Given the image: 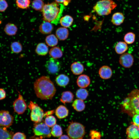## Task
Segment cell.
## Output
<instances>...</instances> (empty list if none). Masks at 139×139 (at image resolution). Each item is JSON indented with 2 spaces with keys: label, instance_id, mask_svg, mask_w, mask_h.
Wrapping results in <instances>:
<instances>
[{
  "label": "cell",
  "instance_id": "cell-1",
  "mask_svg": "<svg viewBox=\"0 0 139 139\" xmlns=\"http://www.w3.org/2000/svg\"><path fill=\"white\" fill-rule=\"evenodd\" d=\"M33 87L37 97L42 100L52 99L56 91L53 82L47 76H42L37 79Z\"/></svg>",
  "mask_w": 139,
  "mask_h": 139
},
{
  "label": "cell",
  "instance_id": "cell-2",
  "mask_svg": "<svg viewBox=\"0 0 139 139\" xmlns=\"http://www.w3.org/2000/svg\"><path fill=\"white\" fill-rule=\"evenodd\" d=\"M121 105L123 111L131 116L139 114V90L136 89L132 91Z\"/></svg>",
  "mask_w": 139,
  "mask_h": 139
},
{
  "label": "cell",
  "instance_id": "cell-3",
  "mask_svg": "<svg viewBox=\"0 0 139 139\" xmlns=\"http://www.w3.org/2000/svg\"><path fill=\"white\" fill-rule=\"evenodd\" d=\"M41 11L44 21L57 24L61 11L58 3L55 2L45 4Z\"/></svg>",
  "mask_w": 139,
  "mask_h": 139
},
{
  "label": "cell",
  "instance_id": "cell-4",
  "mask_svg": "<svg viewBox=\"0 0 139 139\" xmlns=\"http://www.w3.org/2000/svg\"><path fill=\"white\" fill-rule=\"evenodd\" d=\"M117 6L113 0H101L98 1L93 7V11L99 16L108 15Z\"/></svg>",
  "mask_w": 139,
  "mask_h": 139
},
{
  "label": "cell",
  "instance_id": "cell-5",
  "mask_svg": "<svg viewBox=\"0 0 139 139\" xmlns=\"http://www.w3.org/2000/svg\"><path fill=\"white\" fill-rule=\"evenodd\" d=\"M66 132L70 139H83L85 134V127L80 123L72 122L68 126Z\"/></svg>",
  "mask_w": 139,
  "mask_h": 139
},
{
  "label": "cell",
  "instance_id": "cell-6",
  "mask_svg": "<svg viewBox=\"0 0 139 139\" xmlns=\"http://www.w3.org/2000/svg\"><path fill=\"white\" fill-rule=\"evenodd\" d=\"M28 107L31 112V120L35 123L41 122L45 117V113L43 109L36 103L30 101Z\"/></svg>",
  "mask_w": 139,
  "mask_h": 139
},
{
  "label": "cell",
  "instance_id": "cell-7",
  "mask_svg": "<svg viewBox=\"0 0 139 139\" xmlns=\"http://www.w3.org/2000/svg\"><path fill=\"white\" fill-rule=\"evenodd\" d=\"M49 127L44 123L41 122L35 123L33 131L35 135L43 138H50L51 136Z\"/></svg>",
  "mask_w": 139,
  "mask_h": 139
},
{
  "label": "cell",
  "instance_id": "cell-8",
  "mask_svg": "<svg viewBox=\"0 0 139 139\" xmlns=\"http://www.w3.org/2000/svg\"><path fill=\"white\" fill-rule=\"evenodd\" d=\"M45 66L48 73L54 75L59 71L61 67V64L57 59L51 57L46 62Z\"/></svg>",
  "mask_w": 139,
  "mask_h": 139
},
{
  "label": "cell",
  "instance_id": "cell-9",
  "mask_svg": "<svg viewBox=\"0 0 139 139\" xmlns=\"http://www.w3.org/2000/svg\"><path fill=\"white\" fill-rule=\"evenodd\" d=\"M18 92V97L14 102L13 106L14 112L18 114L21 115L25 112L27 108V105L22 95L20 92Z\"/></svg>",
  "mask_w": 139,
  "mask_h": 139
},
{
  "label": "cell",
  "instance_id": "cell-10",
  "mask_svg": "<svg viewBox=\"0 0 139 139\" xmlns=\"http://www.w3.org/2000/svg\"><path fill=\"white\" fill-rule=\"evenodd\" d=\"M14 117L7 111H0V126L8 128L13 124Z\"/></svg>",
  "mask_w": 139,
  "mask_h": 139
},
{
  "label": "cell",
  "instance_id": "cell-11",
  "mask_svg": "<svg viewBox=\"0 0 139 139\" xmlns=\"http://www.w3.org/2000/svg\"><path fill=\"white\" fill-rule=\"evenodd\" d=\"M119 63L123 67L129 68L131 67L134 62L133 56L128 53H125L120 56L119 59Z\"/></svg>",
  "mask_w": 139,
  "mask_h": 139
},
{
  "label": "cell",
  "instance_id": "cell-12",
  "mask_svg": "<svg viewBox=\"0 0 139 139\" xmlns=\"http://www.w3.org/2000/svg\"><path fill=\"white\" fill-rule=\"evenodd\" d=\"M127 139H139V126L133 123L127 129Z\"/></svg>",
  "mask_w": 139,
  "mask_h": 139
},
{
  "label": "cell",
  "instance_id": "cell-13",
  "mask_svg": "<svg viewBox=\"0 0 139 139\" xmlns=\"http://www.w3.org/2000/svg\"><path fill=\"white\" fill-rule=\"evenodd\" d=\"M91 80L89 76L85 74H81L77 77L76 81L77 84L80 88H85L90 85Z\"/></svg>",
  "mask_w": 139,
  "mask_h": 139
},
{
  "label": "cell",
  "instance_id": "cell-14",
  "mask_svg": "<svg viewBox=\"0 0 139 139\" xmlns=\"http://www.w3.org/2000/svg\"><path fill=\"white\" fill-rule=\"evenodd\" d=\"M98 74L101 78L104 80H107L111 77L112 72L111 68L109 66L107 65H103L99 68Z\"/></svg>",
  "mask_w": 139,
  "mask_h": 139
},
{
  "label": "cell",
  "instance_id": "cell-15",
  "mask_svg": "<svg viewBox=\"0 0 139 139\" xmlns=\"http://www.w3.org/2000/svg\"><path fill=\"white\" fill-rule=\"evenodd\" d=\"M39 29L40 32L42 34H48L52 32L54 26L50 22L45 21L40 25Z\"/></svg>",
  "mask_w": 139,
  "mask_h": 139
},
{
  "label": "cell",
  "instance_id": "cell-16",
  "mask_svg": "<svg viewBox=\"0 0 139 139\" xmlns=\"http://www.w3.org/2000/svg\"><path fill=\"white\" fill-rule=\"evenodd\" d=\"M55 114L58 118L63 119L68 116L69 110L65 106L61 105L57 108L55 110Z\"/></svg>",
  "mask_w": 139,
  "mask_h": 139
},
{
  "label": "cell",
  "instance_id": "cell-17",
  "mask_svg": "<svg viewBox=\"0 0 139 139\" xmlns=\"http://www.w3.org/2000/svg\"><path fill=\"white\" fill-rule=\"evenodd\" d=\"M69 31L67 28L61 27L58 28L56 30L55 34L57 38L61 40H64L68 38Z\"/></svg>",
  "mask_w": 139,
  "mask_h": 139
},
{
  "label": "cell",
  "instance_id": "cell-18",
  "mask_svg": "<svg viewBox=\"0 0 139 139\" xmlns=\"http://www.w3.org/2000/svg\"><path fill=\"white\" fill-rule=\"evenodd\" d=\"M70 68L73 74L75 75L81 74L84 70L83 65L78 62H74L71 65Z\"/></svg>",
  "mask_w": 139,
  "mask_h": 139
},
{
  "label": "cell",
  "instance_id": "cell-19",
  "mask_svg": "<svg viewBox=\"0 0 139 139\" xmlns=\"http://www.w3.org/2000/svg\"><path fill=\"white\" fill-rule=\"evenodd\" d=\"M74 95L72 92L70 91H66L62 92L60 100L64 104L70 103L73 101Z\"/></svg>",
  "mask_w": 139,
  "mask_h": 139
},
{
  "label": "cell",
  "instance_id": "cell-20",
  "mask_svg": "<svg viewBox=\"0 0 139 139\" xmlns=\"http://www.w3.org/2000/svg\"><path fill=\"white\" fill-rule=\"evenodd\" d=\"M55 81L57 85L60 87L67 86L70 82V79L68 76L64 74H60L56 78Z\"/></svg>",
  "mask_w": 139,
  "mask_h": 139
},
{
  "label": "cell",
  "instance_id": "cell-21",
  "mask_svg": "<svg viewBox=\"0 0 139 139\" xmlns=\"http://www.w3.org/2000/svg\"><path fill=\"white\" fill-rule=\"evenodd\" d=\"M49 49L48 46L43 42L39 43L37 45L35 51L38 55L41 56H45L48 54Z\"/></svg>",
  "mask_w": 139,
  "mask_h": 139
},
{
  "label": "cell",
  "instance_id": "cell-22",
  "mask_svg": "<svg viewBox=\"0 0 139 139\" xmlns=\"http://www.w3.org/2000/svg\"><path fill=\"white\" fill-rule=\"evenodd\" d=\"M124 20V16L123 13L117 12L113 15L111 21L114 25L118 26L123 23Z\"/></svg>",
  "mask_w": 139,
  "mask_h": 139
},
{
  "label": "cell",
  "instance_id": "cell-23",
  "mask_svg": "<svg viewBox=\"0 0 139 139\" xmlns=\"http://www.w3.org/2000/svg\"><path fill=\"white\" fill-rule=\"evenodd\" d=\"M72 106L75 110L79 112L83 111L85 108V105L84 101L78 99L74 101Z\"/></svg>",
  "mask_w": 139,
  "mask_h": 139
},
{
  "label": "cell",
  "instance_id": "cell-24",
  "mask_svg": "<svg viewBox=\"0 0 139 139\" xmlns=\"http://www.w3.org/2000/svg\"><path fill=\"white\" fill-rule=\"evenodd\" d=\"M18 30L17 27L15 24L11 23L6 24L4 29L5 33L9 36H13L16 34Z\"/></svg>",
  "mask_w": 139,
  "mask_h": 139
},
{
  "label": "cell",
  "instance_id": "cell-25",
  "mask_svg": "<svg viewBox=\"0 0 139 139\" xmlns=\"http://www.w3.org/2000/svg\"><path fill=\"white\" fill-rule=\"evenodd\" d=\"M128 49L127 44L123 41L118 42L115 47V50L116 52L118 54H122L125 53Z\"/></svg>",
  "mask_w": 139,
  "mask_h": 139
},
{
  "label": "cell",
  "instance_id": "cell-26",
  "mask_svg": "<svg viewBox=\"0 0 139 139\" xmlns=\"http://www.w3.org/2000/svg\"><path fill=\"white\" fill-rule=\"evenodd\" d=\"M49 54L51 58L57 59L62 57L63 53L59 47L55 46L50 49L49 51Z\"/></svg>",
  "mask_w": 139,
  "mask_h": 139
},
{
  "label": "cell",
  "instance_id": "cell-27",
  "mask_svg": "<svg viewBox=\"0 0 139 139\" xmlns=\"http://www.w3.org/2000/svg\"><path fill=\"white\" fill-rule=\"evenodd\" d=\"M73 21V18L71 16L66 15L62 17L60 20L61 25L63 27L67 28L70 27Z\"/></svg>",
  "mask_w": 139,
  "mask_h": 139
},
{
  "label": "cell",
  "instance_id": "cell-28",
  "mask_svg": "<svg viewBox=\"0 0 139 139\" xmlns=\"http://www.w3.org/2000/svg\"><path fill=\"white\" fill-rule=\"evenodd\" d=\"M45 41L47 45L51 47L56 46L58 43V39L56 36L53 34L47 36L45 39Z\"/></svg>",
  "mask_w": 139,
  "mask_h": 139
},
{
  "label": "cell",
  "instance_id": "cell-29",
  "mask_svg": "<svg viewBox=\"0 0 139 139\" xmlns=\"http://www.w3.org/2000/svg\"><path fill=\"white\" fill-rule=\"evenodd\" d=\"M75 94L77 99L84 100L88 97L89 92L85 88H80L76 91Z\"/></svg>",
  "mask_w": 139,
  "mask_h": 139
},
{
  "label": "cell",
  "instance_id": "cell-30",
  "mask_svg": "<svg viewBox=\"0 0 139 139\" xmlns=\"http://www.w3.org/2000/svg\"><path fill=\"white\" fill-rule=\"evenodd\" d=\"M13 133L6 128L0 126V139H12Z\"/></svg>",
  "mask_w": 139,
  "mask_h": 139
},
{
  "label": "cell",
  "instance_id": "cell-31",
  "mask_svg": "<svg viewBox=\"0 0 139 139\" xmlns=\"http://www.w3.org/2000/svg\"><path fill=\"white\" fill-rule=\"evenodd\" d=\"M10 47L12 51L15 53H19L22 51V44L18 41L13 42L11 44Z\"/></svg>",
  "mask_w": 139,
  "mask_h": 139
},
{
  "label": "cell",
  "instance_id": "cell-32",
  "mask_svg": "<svg viewBox=\"0 0 139 139\" xmlns=\"http://www.w3.org/2000/svg\"><path fill=\"white\" fill-rule=\"evenodd\" d=\"M51 133V135L54 137L60 136L63 134L62 128L59 125L56 124L53 127Z\"/></svg>",
  "mask_w": 139,
  "mask_h": 139
},
{
  "label": "cell",
  "instance_id": "cell-33",
  "mask_svg": "<svg viewBox=\"0 0 139 139\" xmlns=\"http://www.w3.org/2000/svg\"><path fill=\"white\" fill-rule=\"evenodd\" d=\"M135 35L133 32H129L126 33L124 36V40L127 44H131L134 42L135 41Z\"/></svg>",
  "mask_w": 139,
  "mask_h": 139
},
{
  "label": "cell",
  "instance_id": "cell-34",
  "mask_svg": "<svg viewBox=\"0 0 139 139\" xmlns=\"http://www.w3.org/2000/svg\"><path fill=\"white\" fill-rule=\"evenodd\" d=\"M44 5L42 0H34L32 2V6L36 11H42Z\"/></svg>",
  "mask_w": 139,
  "mask_h": 139
},
{
  "label": "cell",
  "instance_id": "cell-35",
  "mask_svg": "<svg viewBox=\"0 0 139 139\" xmlns=\"http://www.w3.org/2000/svg\"><path fill=\"white\" fill-rule=\"evenodd\" d=\"M44 121L48 126L51 127L56 124V119L54 116L50 115L46 117Z\"/></svg>",
  "mask_w": 139,
  "mask_h": 139
},
{
  "label": "cell",
  "instance_id": "cell-36",
  "mask_svg": "<svg viewBox=\"0 0 139 139\" xmlns=\"http://www.w3.org/2000/svg\"><path fill=\"white\" fill-rule=\"evenodd\" d=\"M17 6L22 9H26L29 7L30 3V0H16Z\"/></svg>",
  "mask_w": 139,
  "mask_h": 139
},
{
  "label": "cell",
  "instance_id": "cell-37",
  "mask_svg": "<svg viewBox=\"0 0 139 139\" xmlns=\"http://www.w3.org/2000/svg\"><path fill=\"white\" fill-rule=\"evenodd\" d=\"M12 139H26V137L24 133L18 132L13 135Z\"/></svg>",
  "mask_w": 139,
  "mask_h": 139
},
{
  "label": "cell",
  "instance_id": "cell-38",
  "mask_svg": "<svg viewBox=\"0 0 139 139\" xmlns=\"http://www.w3.org/2000/svg\"><path fill=\"white\" fill-rule=\"evenodd\" d=\"M8 6L7 3L5 0H0V12L5 11Z\"/></svg>",
  "mask_w": 139,
  "mask_h": 139
},
{
  "label": "cell",
  "instance_id": "cell-39",
  "mask_svg": "<svg viewBox=\"0 0 139 139\" xmlns=\"http://www.w3.org/2000/svg\"><path fill=\"white\" fill-rule=\"evenodd\" d=\"M133 123L135 125L139 126V114H135L132 116Z\"/></svg>",
  "mask_w": 139,
  "mask_h": 139
},
{
  "label": "cell",
  "instance_id": "cell-40",
  "mask_svg": "<svg viewBox=\"0 0 139 139\" xmlns=\"http://www.w3.org/2000/svg\"><path fill=\"white\" fill-rule=\"evenodd\" d=\"M91 136L92 138L96 139L100 138V135L98 132L95 131H91Z\"/></svg>",
  "mask_w": 139,
  "mask_h": 139
},
{
  "label": "cell",
  "instance_id": "cell-41",
  "mask_svg": "<svg viewBox=\"0 0 139 139\" xmlns=\"http://www.w3.org/2000/svg\"><path fill=\"white\" fill-rule=\"evenodd\" d=\"M55 2L60 3H63L65 6H67L71 2V0H55Z\"/></svg>",
  "mask_w": 139,
  "mask_h": 139
},
{
  "label": "cell",
  "instance_id": "cell-42",
  "mask_svg": "<svg viewBox=\"0 0 139 139\" xmlns=\"http://www.w3.org/2000/svg\"><path fill=\"white\" fill-rule=\"evenodd\" d=\"M6 97L5 91L2 88H0V100L4 99Z\"/></svg>",
  "mask_w": 139,
  "mask_h": 139
},
{
  "label": "cell",
  "instance_id": "cell-43",
  "mask_svg": "<svg viewBox=\"0 0 139 139\" xmlns=\"http://www.w3.org/2000/svg\"><path fill=\"white\" fill-rule=\"evenodd\" d=\"M54 110L47 111L45 113V116H48L50 115L54 112Z\"/></svg>",
  "mask_w": 139,
  "mask_h": 139
},
{
  "label": "cell",
  "instance_id": "cell-44",
  "mask_svg": "<svg viewBox=\"0 0 139 139\" xmlns=\"http://www.w3.org/2000/svg\"><path fill=\"white\" fill-rule=\"evenodd\" d=\"M58 139H70L69 137L66 135H63L60 136Z\"/></svg>",
  "mask_w": 139,
  "mask_h": 139
},
{
  "label": "cell",
  "instance_id": "cell-45",
  "mask_svg": "<svg viewBox=\"0 0 139 139\" xmlns=\"http://www.w3.org/2000/svg\"><path fill=\"white\" fill-rule=\"evenodd\" d=\"M43 137L41 136H40L39 137L37 136H35L32 137L30 138V139H43Z\"/></svg>",
  "mask_w": 139,
  "mask_h": 139
}]
</instances>
